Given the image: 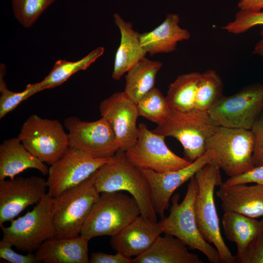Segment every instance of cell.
<instances>
[{
  "mask_svg": "<svg viewBox=\"0 0 263 263\" xmlns=\"http://www.w3.org/2000/svg\"><path fill=\"white\" fill-rule=\"evenodd\" d=\"M95 186L99 193L126 191L137 201L141 215L157 221L148 181L140 168L132 163L119 149L95 172Z\"/></svg>",
  "mask_w": 263,
  "mask_h": 263,
  "instance_id": "cell-1",
  "label": "cell"
},
{
  "mask_svg": "<svg viewBox=\"0 0 263 263\" xmlns=\"http://www.w3.org/2000/svg\"><path fill=\"white\" fill-rule=\"evenodd\" d=\"M132 197L120 191L104 192L94 204L80 235L89 240L102 236H113L141 215Z\"/></svg>",
  "mask_w": 263,
  "mask_h": 263,
  "instance_id": "cell-2",
  "label": "cell"
},
{
  "mask_svg": "<svg viewBox=\"0 0 263 263\" xmlns=\"http://www.w3.org/2000/svg\"><path fill=\"white\" fill-rule=\"evenodd\" d=\"M198 188L194 202V211L198 228L204 238L213 244L219 252L221 262L235 263V258L222 236L216 208L215 188L222 183L220 169L209 163L195 174Z\"/></svg>",
  "mask_w": 263,
  "mask_h": 263,
  "instance_id": "cell-3",
  "label": "cell"
},
{
  "mask_svg": "<svg viewBox=\"0 0 263 263\" xmlns=\"http://www.w3.org/2000/svg\"><path fill=\"white\" fill-rule=\"evenodd\" d=\"M189 180L182 202L178 203L179 195L176 194L171 200L169 214L159 224L163 233L172 235L190 248L200 251L211 263H220L218 251L206 241L198 228L194 211L198 186L195 176Z\"/></svg>",
  "mask_w": 263,
  "mask_h": 263,
  "instance_id": "cell-4",
  "label": "cell"
},
{
  "mask_svg": "<svg viewBox=\"0 0 263 263\" xmlns=\"http://www.w3.org/2000/svg\"><path fill=\"white\" fill-rule=\"evenodd\" d=\"M254 143L250 130L218 126L207 141L206 149L214 153L210 163L230 177L255 167Z\"/></svg>",
  "mask_w": 263,
  "mask_h": 263,
  "instance_id": "cell-5",
  "label": "cell"
},
{
  "mask_svg": "<svg viewBox=\"0 0 263 263\" xmlns=\"http://www.w3.org/2000/svg\"><path fill=\"white\" fill-rule=\"evenodd\" d=\"M95 172L78 186L53 197L55 237L80 235L84 223L100 194L94 184Z\"/></svg>",
  "mask_w": 263,
  "mask_h": 263,
  "instance_id": "cell-6",
  "label": "cell"
},
{
  "mask_svg": "<svg viewBox=\"0 0 263 263\" xmlns=\"http://www.w3.org/2000/svg\"><path fill=\"white\" fill-rule=\"evenodd\" d=\"M218 127L207 112L194 109L185 112L171 111L165 121L152 131L176 138L183 147L185 158L192 162L206 151L207 141Z\"/></svg>",
  "mask_w": 263,
  "mask_h": 263,
  "instance_id": "cell-7",
  "label": "cell"
},
{
  "mask_svg": "<svg viewBox=\"0 0 263 263\" xmlns=\"http://www.w3.org/2000/svg\"><path fill=\"white\" fill-rule=\"evenodd\" d=\"M53 202V197L47 193L31 211L12 220L8 226H0L2 239L19 251H36L46 240L55 236Z\"/></svg>",
  "mask_w": 263,
  "mask_h": 263,
  "instance_id": "cell-8",
  "label": "cell"
},
{
  "mask_svg": "<svg viewBox=\"0 0 263 263\" xmlns=\"http://www.w3.org/2000/svg\"><path fill=\"white\" fill-rule=\"evenodd\" d=\"M17 137L29 151L50 166L70 147L68 134L59 121L34 114L24 122Z\"/></svg>",
  "mask_w": 263,
  "mask_h": 263,
  "instance_id": "cell-9",
  "label": "cell"
},
{
  "mask_svg": "<svg viewBox=\"0 0 263 263\" xmlns=\"http://www.w3.org/2000/svg\"><path fill=\"white\" fill-rule=\"evenodd\" d=\"M263 112V85L253 84L234 94L222 95L207 113L218 126L251 130Z\"/></svg>",
  "mask_w": 263,
  "mask_h": 263,
  "instance_id": "cell-10",
  "label": "cell"
},
{
  "mask_svg": "<svg viewBox=\"0 0 263 263\" xmlns=\"http://www.w3.org/2000/svg\"><path fill=\"white\" fill-rule=\"evenodd\" d=\"M112 157L99 158L69 147L63 156L49 168L48 193L56 197L84 182Z\"/></svg>",
  "mask_w": 263,
  "mask_h": 263,
  "instance_id": "cell-11",
  "label": "cell"
},
{
  "mask_svg": "<svg viewBox=\"0 0 263 263\" xmlns=\"http://www.w3.org/2000/svg\"><path fill=\"white\" fill-rule=\"evenodd\" d=\"M165 137L150 131L145 124L140 123L136 143L125 151L127 158L139 168L159 173L176 170L189 165L191 162L169 149Z\"/></svg>",
  "mask_w": 263,
  "mask_h": 263,
  "instance_id": "cell-12",
  "label": "cell"
},
{
  "mask_svg": "<svg viewBox=\"0 0 263 263\" xmlns=\"http://www.w3.org/2000/svg\"><path fill=\"white\" fill-rule=\"evenodd\" d=\"M64 125L71 147L99 158L112 157L120 149L112 126L103 117L89 122L71 116Z\"/></svg>",
  "mask_w": 263,
  "mask_h": 263,
  "instance_id": "cell-13",
  "label": "cell"
},
{
  "mask_svg": "<svg viewBox=\"0 0 263 263\" xmlns=\"http://www.w3.org/2000/svg\"><path fill=\"white\" fill-rule=\"evenodd\" d=\"M47 188L46 180L37 176L0 180V226L28 207L38 203L48 193Z\"/></svg>",
  "mask_w": 263,
  "mask_h": 263,
  "instance_id": "cell-14",
  "label": "cell"
},
{
  "mask_svg": "<svg viewBox=\"0 0 263 263\" xmlns=\"http://www.w3.org/2000/svg\"><path fill=\"white\" fill-rule=\"evenodd\" d=\"M99 110L112 126L120 149L126 151L132 147L137 139L136 103L124 91L118 92L102 100Z\"/></svg>",
  "mask_w": 263,
  "mask_h": 263,
  "instance_id": "cell-15",
  "label": "cell"
},
{
  "mask_svg": "<svg viewBox=\"0 0 263 263\" xmlns=\"http://www.w3.org/2000/svg\"><path fill=\"white\" fill-rule=\"evenodd\" d=\"M214 157L212 150H207L188 166L179 169L159 173L150 169H141L149 184L152 204L156 213L164 217L165 211L169 200L180 186L190 180L204 166L211 162Z\"/></svg>",
  "mask_w": 263,
  "mask_h": 263,
  "instance_id": "cell-16",
  "label": "cell"
},
{
  "mask_svg": "<svg viewBox=\"0 0 263 263\" xmlns=\"http://www.w3.org/2000/svg\"><path fill=\"white\" fill-rule=\"evenodd\" d=\"M162 233L159 222L141 214L112 236L110 244L117 252L136 257L146 252Z\"/></svg>",
  "mask_w": 263,
  "mask_h": 263,
  "instance_id": "cell-17",
  "label": "cell"
},
{
  "mask_svg": "<svg viewBox=\"0 0 263 263\" xmlns=\"http://www.w3.org/2000/svg\"><path fill=\"white\" fill-rule=\"evenodd\" d=\"M224 212H237L245 216L263 218V185L240 184L225 186L216 192Z\"/></svg>",
  "mask_w": 263,
  "mask_h": 263,
  "instance_id": "cell-18",
  "label": "cell"
},
{
  "mask_svg": "<svg viewBox=\"0 0 263 263\" xmlns=\"http://www.w3.org/2000/svg\"><path fill=\"white\" fill-rule=\"evenodd\" d=\"M90 240L79 235L74 237H56L46 240L36 251L39 263H89Z\"/></svg>",
  "mask_w": 263,
  "mask_h": 263,
  "instance_id": "cell-19",
  "label": "cell"
},
{
  "mask_svg": "<svg viewBox=\"0 0 263 263\" xmlns=\"http://www.w3.org/2000/svg\"><path fill=\"white\" fill-rule=\"evenodd\" d=\"M28 169L48 175L49 168L32 154L18 137L5 140L0 145V180L16 176Z\"/></svg>",
  "mask_w": 263,
  "mask_h": 263,
  "instance_id": "cell-20",
  "label": "cell"
},
{
  "mask_svg": "<svg viewBox=\"0 0 263 263\" xmlns=\"http://www.w3.org/2000/svg\"><path fill=\"white\" fill-rule=\"evenodd\" d=\"M178 14H168L163 22L153 30L140 34L141 44L150 55L174 51L178 42L188 39L190 33L179 25Z\"/></svg>",
  "mask_w": 263,
  "mask_h": 263,
  "instance_id": "cell-21",
  "label": "cell"
},
{
  "mask_svg": "<svg viewBox=\"0 0 263 263\" xmlns=\"http://www.w3.org/2000/svg\"><path fill=\"white\" fill-rule=\"evenodd\" d=\"M113 19L120 32L121 40L115 56L112 77L118 80L147 53L141 45L140 34L133 30L132 23L125 21L118 13L114 14Z\"/></svg>",
  "mask_w": 263,
  "mask_h": 263,
  "instance_id": "cell-22",
  "label": "cell"
},
{
  "mask_svg": "<svg viewBox=\"0 0 263 263\" xmlns=\"http://www.w3.org/2000/svg\"><path fill=\"white\" fill-rule=\"evenodd\" d=\"M203 263L182 241L169 234L159 236L146 252L133 259V263Z\"/></svg>",
  "mask_w": 263,
  "mask_h": 263,
  "instance_id": "cell-23",
  "label": "cell"
},
{
  "mask_svg": "<svg viewBox=\"0 0 263 263\" xmlns=\"http://www.w3.org/2000/svg\"><path fill=\"white\" fill-rule=\"evenodd\" d=\"M162 65L145 56L127 72L124 92L136 104L154 87L156 75Z\"/></svg>",
  "mask_w": 263,
  "mask_h": 263,
  "instance_id": "cell-24",
  "label": "cell"
},
{
  "mask_svg": "<svg viewBox=\"0 0 263 263\" xmlns=\"http://www.w3.org/2000/svg\"><path fill=\"white\" fill-rule=\"evenodd\" d=\"M222 225L226 239L236 244L238 254L263 230V218L258 220L237 212L227 211L224 212Z\"/></svg>",
  "mask_w": 263,
  "mask_h": 263,
  "instance_id": "cell-25",
  "label": "cell"
},
{
  "mask_svg": "<svg viewBox=\"0 0 263 263\" xmlns=\"http://www.w3.org/2000/svg\"><path fill=\"white\" fill-rule=\"evenodd\" d=\"M201 75L197 72L182 74L169 84L166 97L171 111L185 112L194 109Z\"/></svg>",
  "mask_w": 263,
  "mask_h": 263,
  "instance_id": "cell-26",
  "label": "cell"
},
{
  "mask_svg": "<svg viewBox=\"0 0 263 263\" xmlns=\"http://www.w3.org/2000/svg\"><path fill=\"white\" fill-rule=\"evenodd\" d=\"M104 52L103 47H98L81 59L75 61L59 59L49 74L41 81L43 90L55 88L66 81L71 75L80 70H86Z\"/></svg>",
  "mask_w": 263,
  "mask_h": 263,
  "instance_id": "cell-27",
  "label": "cell"
},
{
  "mask_svg": "<svg viewBox=\"0 0 263 263\" xmlns=\"http://www.w3.org/2000/svg\"><path fill=\"white\" fill-rule=\"evenodd\" d=\"M223 81L213 70L201 73L195 98L194 109L207 112L223 95Z\"/></svg>",
  "mask_w": 263,
  "mask_h": 263,
  "instance_id": "cell-28",
  "label": "cell"
},
{
  "mask_svg": "<svg viewBox=\"0 0 263 263\" xmlns=\"http://www.w3.org/2000/svg\"><path fill=\"white\" fill-rule=\"evenodd\" d=\"M136 104L139 116L157 125L164 121L171 112L166 96L155 87L144 95Z\"/></svg>",
  "mask_w": 263,
  "mask_h": 263,
  "instance_id": "cell-29",
  "label": "cell"
},
{
  "mask_svg": "<svg viewBox=\"0 0 263 263\" xmlns=\"http://www.w3.org/2000/svg\"><path fill=\"white\" fill-rule=\"evenodd\" d=\"M6 75V67L0 64V118L14 110L21 102L32 95L43 90L40 82L28 84L25 89L20 92L9 90L4 76Z\"/></svg>",
  "mask_w": 263,
  "mask_h": 263,
  "instance_id": "cell-30",
  "label": "cell"
},
{
  "mask_svg": "<svg viewBox=\"0 0 263 263\" xmlns=\"http://www.w3.org/2000/svg\"><path fill=\"white\" fill-rule=\"evenodd\" d=\"M56 0H11L13 14L23 27L29 28Z\"/></svg>",
  "mask_w": 263,
  "mask_h": 263,
  "instance_id": "cell-31",
  "label": "cell"
},
{
  "mask_svg": "<svg viewBox=\"0 0 263 263\" xmlns=\"http://www.w3.org/2000/svg\"><path fill=\"white\" fill-rule=\"evenodd\" d=\"M258 25H263V12L240 10L236 13L234 20L222 28L229 33L238 35ZM260 34L263 38V30Z\"/></svg>",
  "mask_w": 263,
  "mask_h": 263,
  "instance_id": "cell-32",
  "label": "cell"
},
{
  "mask_svg": "<svg viewBox=\"0 0 263 263\" xmlns=\"http://www.w3.org/2000/svg\"><path fill=\"white\" fill-rule=\"evenodd\" d=\"M234 258L235 263H263V230Z\"/></svg>",
  "mask_w": 263,
  "mask_h": 263,
  "instance_id": "cell-33",
  "label": "cell"
},
{
  "mask_svg": "<svg viewBox=\"0 0 263 263\" xmlns=\"http://www.w3.org/2000/svg\"><path fill=\"white\" fill-rule=\"evenodd\" d=\"M13 246L7 241H0V258L10 263H38L35 253L28 252L23 255L18 253L12 248Z\"/></svg>",
  "mask_w": 263,
  "mask_h": 263,
  "instance_id": "cell-34",
  "label": "cell"
},
{
  "mask_svg": "<svg viewBox=\"0 0 263 263\" xmlns=\"http://www.w3.org/2000/svg\"><path fill=\"white\" fill-rule=\"evenodd\" d=\"M253 183L263 185V165L255 167L250 170L242 174L230 177L225 182V186Z\"/></svg>",
  "mask_w": 263,
  "mask_h": 263,
  "instance_id": "cell-35",
  "label": "cell"
},
{
  "mask_svg": "<svg viewBox=\"0 0 263 263\" xmlns=\"http://www.w3.org/2000/svg\"><path fill=\"white\" fill-rule=\"evenodd\" d=\"M254 137L253 153L255 167L263 165V112L256 120L250 130Z\"/></svg>",
  "mask_w": 263,
  "mask_h": 263,
  "instance_id": "cell-36",
  "label": "cell"
},
{
  "mask_svg": "<svg viewBox=\"0 0 263 263\" xmlns=\"http://www.w3.org/2000/svg\"><path fill=\"white\" fill-rule=\"evenodd\" d=\"M89 263H133V259L119 252L111 255L102 252H95L91 253Z\"/></svg>",
  "mask_w": 263,
  "mask_h": 263,
  "instance_id": "cell-37",
  "label": "cell"
},
{
  "mask_svg": "<svg viewBox=\"0 0 263 263\" xmlns=\"http://www.w3.org/2000/svg\"><path fill=\"white\" fill-rule=\"evenodd\" d=\"M238 7L240 10L260 11L263 9V0H240Z\"/></svg>",
  "mask_w": 263,
  "mask_h": 263,
  "instance_id": "cell-38",
  "label": "cell"
},
{
  "mask_svg": "<svg viewBox=\"0 0 263 263\" xmlns=\"http://www.w3.org/2000/svg\"><path fill=\"white\" fill-rule=\"evenodd\" d=\"M253 54L263 56V38L256 44L254 48Z\"/></svg>",
  "mask_w": 263,
  "mask_h": 263,
  "instance_id": "cell-39",
  "label": "cell"
}]
</instances>
